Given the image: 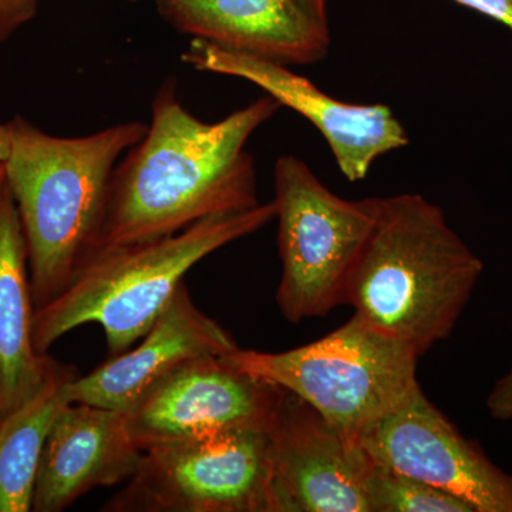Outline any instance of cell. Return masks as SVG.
Here are the masks:
<instances>
[{
    "label": "cell",
    "mask_w": 512,
    "mask_h": 512,
    "mask_svg": "<svg viewBox=\"0 0 512 512\" xmlns=\"http://www.w3.org/2000/svg\"><path fill=\"white\" fill-rule=\"evenodd\" d=\"M279 107L266 94L218 123H204L178 100L175 83H164L146 136L114 170L89 258L256 207L254 158L245 147Z\"/></svg>",
    "instance_id": "cell-1"
},
{
    "label": "cell",
    "mask_w": 512,
    "mask_h": 512,
    "mask_svg": "<svg viewBox=\"0 0 512 512\" xmlns=\"http://www.w3.org/2000/svg\"><path fill=\"white\" fill-rule=\"evenodd\" d=\"M483 271L439 205L410 192L376 197L375 224L345 303L367 326L421 357L453 333Z\"/></svg>",
    "instance_id": "cell-2"
},
{
    "label": "cell",
    "mask_w": 512,
    "mask_h": 512,
    "mask_svg": "<svg viewBox=\"0 0 512 512\" xmlns=\"http://www.w3.org/2000/svg\"><path fill=\"white\" fill-rule=\"evenodd\" d=\"M6 185L28 247L30 286L39 309L63 291L92 252L114 170L146 136L119 124L84 137H56L23 117L8 123Z\"/></svg>",
    "instance_id": "cell-3"
},
{
    "label": "cell",
    "mask_w": 512,
    "mask_h": 512,
    "mask_svg": "<svg viewBox=\"0 0 512 512\" xmlns=\"http://www.w3.org/2000/svg\"><path fill=\"white\" fill-rule=\"evenodd\" d=\"M274 201L215 215L170 235L90 256L53 301L36 309L33 345L53 343L83 325H99L110 356L133 348L184 284L185 274L212 252L275 220Z\"/></svg>",
    "instance_id": "cell-4"
},
{
    "label": "cell",
    "mask_w": 512,
    "mask_h": 512,
    "mask_svg": "<svg viewBox=\"0 0 512 512\" xmlns=\"http://www.w3.org/2000/svg\"><path fill=\"white\" fill-rule=\"evenodd\" d=\"M222 359L301 397L356 441L420 387V356L356 316L309 345L278 353L237 348Z\"/></svg>",
    "instance_id": "cell-5"
},
{
    "label": "cell",
    "mask_w": 512,
    "mask_h": 512,
    "mask_svg": "<svg viewBox=\"0 0 512 512\" xmlns=\"http://www.w3.org/2000/svg\"><path fill=\"white\" fill-rule=\"evenodd\" d=\"M275 218L282 275L276 303L291 323L345 303L346 285L372 232L376 197L350 201L329 190L301 158H278Z\"/></svg>",
    "instance_id": "cell-6"
},
{
    "label": "cell",
    "mask_w": 512,
    "mask_h": 512,
    "mask_svg": "<svg viewBox=\"0 0 512 512\" xmlns=\"http://www.w3.org/2000/svg\"><path fill=\"white\" fill-rule=\"evenodd\" d=\"M110 512H274L264 430H231L143 451Z\"/></svg>",
    "instance_id": "cell-7"
},
{
    "label": "cell",
    "mask_w": 512,
    "mask_h": 512,
    "mask_svg": "<svg viewBox=\"0 0 512 512\" xmlns=\"http://www.w3.org/2000/svg\"><path fill=\"white\" fill-rule=\"evenodd\" d=\"M281 387L229 366L222 356L188 360L124 412L141 451L231 430H268Z\"/></svg>",
    "instance_id": "cell-8"
},
{
    "label": "cell",
    "mask_w": 512,
    "mask_h": 512,
    "mask_svg": "<svg viewBox=\"0 0 512 512\" xmlns=\"http://www.w3.org/2000/svg\"><path fill=\"white\" fill-rule=\"evenodd\" d=\"M357 441L377 466L456 495L476 512H512V474L466 439L421 387Z\"/></svg>",
    "instance_id": "cell-9"
},
{
    "label": "cell",
    "mask_w": 512,
    "mask_h": 512,
    "mask_svg": "<svg viewBox=\"0 0 512 512\" xmlns=\"http://www.w3.org/2000/svg\"><path fill=\"white\" fill-rule=\"evenodd\" d=\"M266 433L274 512H372L373 461L311 404L282 389Z\"/></svg>",
    "instance_id": "cell-10"
},
{
    "label": "cell",
    "mask_w": 512,
    "mask_h": 512,
    "mask_svg": "<svg viewBox=\"0 0 512 512\" xmlns=\"http://www.w3.org/2000/svg\"><path fill=\"white\" fill-rule=\"evenodd\" d=\"M181 59L200 72L247 80L311 121L352 183L365 180L377 158L409 146V136L390 107L333 99L285 64L231 52L201 39H192Z\"/></svg>",
    "instance_id": "cell-11"
},
{
    "label": "cell",
    "mask_w": 512,
    "mask_h": 512,
    "mask_svg": "<svg viewBox=\"0 0 512 512\" xmlns=\"http://www.w3.org/2000/svg\"><path fill=\"white\" fill-rule=\"evenodd\" d=\"M161 18L192 39L285 64L328 55L329 26L299 0H157Z\"/></svg>",
    "instance_id": "cell-12"
},
{
    "label": "cell",
    "mask_w": 512,
    "mask_h": 512,
    "mask_svg": "<svg viewBox=\"0 0 512 512\" xmlns=\"http://www.w3.org/2000/svg\"><path fill=\"white\" fill-rule=\"evenodd\" d=\"M87 376L70 382L72 403L127 412L161 377L188 360L224 356L238 348L227 330L195 305L185 285L146 335Z\"/></svg>",
    "instance_id": "cell-13"
},
{
    "label": "cell",
    "mask_w": 512,
    "mask_h": 512,
    "mask_svg": "<svg viewBox=\"0 0 512 512\" xmlns=\"http://www.w3.org/2000/svg\"><path fill=\"white\" fill-rule=\"evenodd\" d=\"M143 451L123 412L70 403L47 434L33 490L32 511L60 512L94 488L113 487L137 470Z\"/></svg>",
    "instance_id": "cell-14"
},
{
    "label": "cell",
    "mask_w": 512,
    "mask_h": 512,
    "mask_svg": "<svg viewBox=\"0 0 512 512\" xmlns=\"http://www.w3.org/2000/svg\"><path fill=\"white\" fill-rule=\"evenodd\" d=\"M35 312L25 232L5 183L0 188V417L39 392L56 365L33 345Z\"/></svg>",
    "instance_id": "cell-15"
},
{
    "label": "cell",
    "mask_w": 512,
    "mask_h": 512,
    "mask_svg": "<svg viewBox=\"0 0 512 512\" xmlns=\"http://www.w3.org/2000/svg\"><path fill=\"white\" fill-rule=\"evenodd\" d=\"M73 373L55 365L42 389L0 417V512L32 511L33 490L47 434L72 403Z\"/></svg>",
    "instance_id": "cell-16"
},
{
    "label": "cell",
    "mask_w": 512,
    "mask_h": 512,
    "mask_svg": "<svg viewBox=\"0 0 512 512\" xmlns=\"http://www.w3.org/2000/svg\"><path fill=\"white\" fill-rule=\"evenodd\" d=\"M367 495L372 512H476L456 495L375 463Z\"/></svg>",
    "instance_id": "cell-17"
},
{
    "label": "cell",
    "mask_w": 512,
    "mask_h": 512,
    "mask_svg": "<svg viewBox=\"0 0 512 512\" xmlns=\"http://www.w3.org/2000/svg\"><path fill=\"white\" fill-rule=\"evenodd\" d=\"M40 0H0V42L35 18Z\"/></svg>",
    "instance_id": "cell-18"
},
{
    "label": "cell",
    "mask_w": 512,
    "mask_h": 512,
    "mask_svg": "<svg viewBox=\"0 0 512 512\" xmlns=\"http://www.w3.org/2000/svg\"><path fill=\"white\" fill-rule=\"evenodd\" d=\"M487 410L495 420H512V365L487 397Z\"/></svg>",
    "instance_id": "cell-19"
},
{
    "label": "cell",
    "mask_w": 512,
    "mask_h": 512,
    "mask_svg": "<svg viewBox=\"0 0 512 512\" xmlns=\"http://www.w3.org/2000/svg\"><path fill=\"white\" fill-rule=\"evenodd\" d=\"M503 23L512 32V0H454Z\"/></svg>",
    "instance_id": "cell-20"
},
{
    "label": "cell",
    "mask_w": 512,
    "mask_h": 512,
    "mask_svg": "<svg viewBox=\"0 0 512 512\" xmlns=\"http://www.w3.org/2000/svg\"><path fill=\"white\" fill-rule=\"evenodd\" d=\"M306 10L315 16L319 22L328 25V18H326V0H299Z\"/></svg>",
    "instance_id": "cell-21"
},
{
    "label": "cell",
    "mask_w": 512,
    "mask_h": 512,
    "mask_svg": "<svg viewBox=\"0 0 512 512\" xmlns=\"http://www.w3.org/2000/svg\"><path fill=\"white\" fill-rule=\"evenodd\" d=\"M10 134L8 124H0V161H5L9 154Z\"/></svg>",
    "instance_id": "cell-22"
},
{
    "label": "cell",
    "mask_w": 512,
    "mask_h": 512,
    "mask_svg": "<svg viewBox=\"0 0 512 512\" xmlns=\"http://www.w3.org/2000/svg\"><path fill=\"white\" fill-rule=\"evenodd\" d=\"M6 183V170H5V163L3 161H0V188L3 187Z\"/></svg>",
    "instance_id": "cell-23"
}]
</instances>
